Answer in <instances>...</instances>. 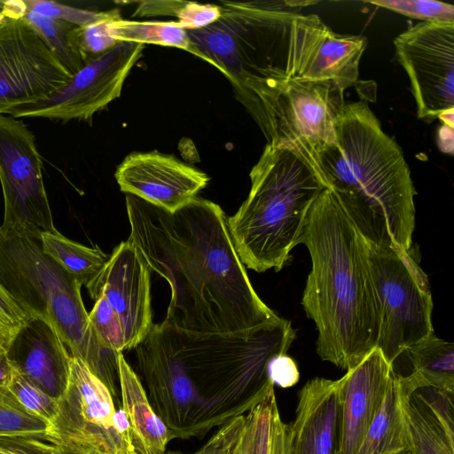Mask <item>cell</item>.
I'll return each mask as SVG.
<instances>
[{"instance_id":"6da1fadb","label":"cell","mask_w":454,"mask_h":454,"mask_svg":"<svg viewBox=\"0 0 454 454\" xmlns=\"http://www.w3.org/2000/svg\"><path fill=\"white\" fill-rule=\"evenodd\" d=\"M295 337L282 317L234 333H192L162 321L134 348L136 373L174 439H202L274 388L269 364Z\"/></svg>"},{"instance_id":"7a4b0ae2","label":"cell","mask_w":454,"mask_h":454,"mask_svg":"<svg viewBox=\"0 0 454 454\" xmlns=\"http://www.w3.org/2000/svg\"><path fill=\"white\" fill-rule=\"evenodd\" d=\"M125 201L128 239L169 285L166 324L192 333H234L279 318L254 291L218 204L196 197L171 213L130 194Z\"/></svg>"},{"instance_id":"3957f363","label":"cell","mask_w":454,"mask_h":454,"mask_svg":"<svg viewBox=\"0 0 454 454\" xmlns=\"http://www.w3.org/2000/svg\"><path fill=\"white\" fill-rule=\"evenodd\" d=\"M216 4L220 18L187 34L194 56L229 80L240 104L267 81H333L338 37L317 15L300 13L292 1Z\"/></svg>"},{"instance_id":"277c9868","label":"cell","mask_w":454,"mask_h":454,"mask_svg":"<svg viewBox=\"0 0 454 454\" xmlns=\"http://www.w3.org/2000/svg\"><path fill=\"white\" fill-rule=\"evenodd\" d=\"M334 133L310 169L366 242L411 251L416 191L400 146L363 101L344 104Z\"/></svg>"},{"instance_id":"5b68a950","label":"cell","mask_w":454,"mask_h":454,"mask_svg":"<svg viewBox=\"0 0 454 454\" xmlns=\"http://www.w3.org/2000/svg\"><path fill=\"white\" fill-rule=\"evenodd\" d=\"M301 243L312 264L301 304L318 332L317 352L348 371L376 348L380 328L365 241L325 188L309 209Z\"/></svg>"},{"instance_id":"8992f818","label":"cell","mask_w":454,"mask_h":454,"mask_svg":"<svg viewBox=\"0 0 454 454\" xmlns=\"http://www.w3.org/2000/svg\"><path fill=\"white\" fill-rule=\"evenodd\" d=\"M40 233L0 225V286L29 317L51 325L71 356L82 360L118 399V353L98 340L82 285L42 248Z\"/></svg>"},{"instance_id":"52a82bcc","label":"cell","mask_w":454,"mask_h":454,"mask_svg":"<svg viewBox=\"0 0 454 454\" xmlns=\"http://www.w3.org/2000/svg\"><path fill=\"white\" fill-rule=\"evenodd\" d=\"M247 198L228 218L241 262L256 272L279 271L300 244L311 206L325 187L292 151L267 144L252 168Z\"/></svg>"},{"instance_id":"ba28073f","label":"cell","mask_w":454,"mask_h":454,"mask_svg":"<svg viewBox=\"0 0 454 454\" xmlns=\"http://www.w3.org/2000/svg\"><path fill=\"white\" fill-rule=\"evenodd\" d=\"M343 92L330 82L283 78L261 83L241 105L267 144L292 151L310 168L315 153L335 139Z\"/></svg>"},{"instance_id":"9c48e42d","label":"cell","mask_w":454,"mask_h":454,"mask_svg":"<svg viewBox=\"0 0 454 454\" xmlns=\"http://www.w3.org/2000/svg\"><path fill=\"white\" fill-rule=\"evenodd\" d=\"M365 249L380 318L376 348L394 366L407 349L434 333L428 280L411 250L366 241Z\"/></svg>"},{"instance_id":"30bf717a","label":"cell","mask_w":454,"mask_h":454,"mask_svg":"<svg viewBox=\"0 0 454 454\" xmlns=\"http://www.w3.org/2000/svg\"><path fill=\"white\" fill-rule=\"evenodd\" d=\"M72 75L23 17L21 1H0V114L43 101Z\"/></svg>"},{"instance_id":"8fae6325","label":"cell","mask_w":454,"mask_h":454,"mask_svg":"<svg viewBox=\"0 0 454 454\" xmlns=\"http://www.w3.org/2000/svg\"><path fill=\"white\" fill-rule=\"evenodd\" d=\"M114 400L107 387L80 359L71 356L69 377L48 426L47 441L61 450L96 449L109 454H136L120 430Z\"/></svg>"},{"instance_id":"7c38bea8","label":"cell","mask_w":454,"mask_h":454,"mask_svg":"<svg viewBox=\"0 0 454 454\" xmlns=\"http://www.w3.org/2000/svg\"><path fill=\"white\" fill-rule=\"evenodd\" d=\"M0 182L3 225L40 234L57 230L35 137L21 120L6 114H0Z\"/></svg>"},{"instance_id":"4fadbf2b","label":"cell","mask_w":454,"mask_h":454,"mask_svg":"<svg viewBox=\"0 0 454 454\" xmlns=\"http://www.w3.org/2000/svg\"><path fill=\"white\" fill-rule=\"evenodd\" d=\"M417 115L434 121L454 106V20L421 21L394 40Z\"/></svg>"},{"instance_id":"5bb4252c","label":"cell","mask_w":454,"mask_h":454,"mask_svg":"<svg viewBox=\"0 0 454 454\" xmlns=\"http://www.w3.org/2000/svg\"><path fill=\"white\" fill-rule=\"evenodd\" d=\"M144 44L119 42L89 60L70 81L48 98L6 113L14 118L41 117L64 122L90 121L97 112L119 98L124 82L140 59Z\"/></svg>"},{"instance_id":"9a60e30c","label":"cell","mask_w":454,"mask_h":454,"mask_svg":"<svg viewBox=\"0 0 454 454\" xmlns=\"http://www.w3.org/2000/svg\"><path fill=\"white\" fill-rule=\"evenodd\" d=\"M150 276L149 267L128 239L114 249L100 276L86 287L94 301L103 294L117 313L125 349L135 348L153 325Z\"/></svg>"},{"instance_id":"2e32d148","label":"cell","mask_w":454,"mask_h":454,"mask_svg":"<svg viewBox=\"0 0 454 454\" xmlns=\"http://www.w3.org/2000/svg\"><path fill=\"white\" fill-rule=\"evenodd\" d=\"M114 176L121 192L171 213L196 198L209 181L206 173L156 151L129 154Z\"/></svg>"},{"instance_id":"e0dca14e","label":"cell","mask_w":454,"mask_h":454,"mask_svg":"<svg viewBox=\"0 0 454 454\" xmlns=\"http://www.w3.org/2000/svg\"><path fill=\"white\" fill-rule=\"evenodd\" d=\"M394 373V366L378 348H374L338 380L341 405V454L358 452Z\"/></svg>"},{"instance_id":"ac0fdd59","label":"cell","mask_w":454,"mask_h":454,"mask_svg":"<svg viewBox=\"0 0 454 454\" xmlns=\"http://www.w3.org/2000/svg\"><path fill=\"white\" fill-rule=\"evenodd\" d=\"M289 454H341L339 380L314 378L298 394Z\"/></svg>"},{"instance_id":"d6986e66","label":"cell","mask_w":454,"mask_h":454,"mask_svg":"<svg viewBox=\"0 0 454 454\" xmlns=\"http://www.w3.org/2000/svg\"><path fill=\"white\" fill-rule=\"evenodd\" d=\"M12 366L59 399L69 377L71 355L53 327L30 317L16 332L6 352Z\"/></svg>"},{"instance_id":"ffe728a7","label":"cell","mask_w":454,"mask_h":454,"mask_svg":"<svg viewBox=\"0 0 454 454\" xmlns=\"http://www.w3.org/2000/svg\"><path fill=\"white\" fill-rule=\"evenodd\" d=\"M119 385L131 445L136 454H165L174 439L164 422L153 411L142 381L118 353Z\"/></svg>"},{"instance_id":"44dd1931","label":"cell","mask_w":454,"mask_h":454,"mask_svg":"<svg viewBox=\"0 0 454 454\" xmlns=\"http://www.w3.org/2000/svg\"><path fill=\"white\" fill-rule=\"evenodd\" d=\"M401 378L403 417L411 454H454V439L417 392L419 387L413 376Z\"/></svg>"},{"instance_id":"7402d4cb","label":"cell","mask_w":454,"mask_h":454,"mask_svg":"<svg viewBox=\"0 0 454 454\" xmlns=\"http://www.w3.org/2000/svg\"><path fill=\"white\" fill-rule=\"evenodd\" d=\"M403 387L395 372L356 454H393L408 449L402 410Z\"/></svg>"},{"instance_id":"603a6c76","label":"cell","mask_w":454,"mask_h":454,"mask_svg":"<svg viewBox=\"0 0 454 454\" xmlns=\"http://www.w3.org/2000/svg\"><path fill=\"white\" fill-rule=\"evenodd\" d=\"M41 240L43 252L86 287L100 276L110 258L98 246L86 247L57 230L43 232Z\"/></svg>"},{"instance_id":"cb8c5ba5","label":"cell","mask_w":454,"mask_h":454,"mask_svg":"<svg viewBox=\"0 0 454 454\" xmlns=\"http://www.w3.org/2000/svg\"><path fill=\"white\" fill-rule=\"evenodd\" d=\"M420 387L454 392V345L431 334L404 353Z\"/></svg>"},{"instance_id":"d4e9b609","label":"cell","mask_w":454,"mask_h":454,"mask_svg":"<svg viewBox=\"0 0 454 454\" xmlns=\"http://www.w3.org/2000/svg\"><path fill=\"white\" fill-rule=\"evenodd\" d=\"M108 31L118 42L175 47L194 55L187 30L176 21H137L120 18L109 22Z\"/></svg>"},{"instance_id":"484cf974","label":"cell","mask_w":454,"mask_h":454,"mask_svg":"<svg viewBox=\"0 0 454 454\" xmlns=\"http://www.w3.org/2000/svg\"><path fill=\"white\" fill-rule=\"evenodd\" d=\"M22 4L23 17L38 32L68 73L74 75L86 64L73 35L77 26L27 10L23 1Z\"/></svg>"},{"instance_id":"4316f807","label":"cell","mask_w":454,"mask_h":454,"mask_svg":"<svg viewBox=\"0 0 454 454\" xmlns=\"http://www.w3.org/2000/svg\"><path fill=\"white\" fill-rule=\"evenodd\" d=\"M48 424L29 413L7 385L0 386V440L37 438L47 440Z\"/></svg>"},{"instance_id":"83f0119b","label":"cell","mask_w":454,"mask_h":454,"mask_svg":"<svg viewBox=\"0 0 454 454\" xmlns=\"http://www.w3.org/2000/svg\"><path fill=\"white\" fill-rule=\"evenodd\" d=\"M214 9L208 4L180 0H150L137 3L133 17L174 16L186 30L208 26L214 20Z\"/></svg>"},{"instance_id":"f1b7e54d","label":"cell","mask_w":454,"mask_h":454,"mask_svg":"<svg viewBox=\"0 0 454 454\" xmlns=\"http://www.w3.org/2000/svg\"><path fill=\"white\" fill-rule=\"evenodd\" d=\"M6 385L29 413L43 419L49 426L57 414L58 399L48 395L14 368Z\"/></svg>"},{"instance_id":"f546056e","label":"cell","mask_w":454,"mask_h":454,"mask_svg":"<svg viewBox=\"0 0 454 454\" xmlns=\"http://www.w3.org/2000/svg\"><path fill=\"white\" fill-rule=\"evenodd\" d=\"M89 319L102 347L114 352L125 350V339L120 318L103 294L95 300Z\"/></svg>"},{"instance_id":"4dcf8cb0","label":"cell","mask_w":454,"mask_h":454,"mask_svg":"<svg viewBox=\"0 0 454 454\" xmlns=\"http://www.w3.org/2000/svg\"><path fill=\"white\" fill-rule=\"evenodd\" d=\"M23 4L27 10L48 17L66 20L78 27L90 25L101 20L121 18L118 9L106 12H91L43 0H27L23 1Z\"/></svg>"},{"instance_id":"1f68e13d","label":"cell","mask_w":454,"mask_h":454,"mask_svg":"<svg viewBox=\"0 0 454 454\" xmlns=\"http://www.w3.org/2000/svg\"><path fill=\"white\" fill-rule=\"evenodd\" d=\"M367 3L386 8L399 14L427 20H454L452 4L428 0H375Z\"/></svg>"},{"instance_id":"d6a6232c","label":"cell","mask_w":454,"mask_h":454,"mask_svg":"<svg viewBox=\"0 0 454 454\" xmlns=\"http://www.w3.org/2000/svg\"><path fill=\"white\" fill-rule=\"evenodd\" d=\"M101 20L83 27H75L73 35L75 43L86 63L113 49L119 42L109 34V22Z\"/></svg>"},{"instance_id":"836d02e7","label":"cell","mask_w":454,"mask_h":454,"mask_svg":"<svg viewBox=\"0 0 454 454\" xmlns=\"http://www.w3.org/2000/svg\"><path fill=\"white\" fill-rule=\"evenodd\" d=\"M244 415L220 427L218 431L197 451L189 454H239ZM165 454H184L166 452Z\"/></svg>"},{"instance_id":"e575fe53","label":"cell","mask_w":454,"mask_h":454,"mask_svg":"<svg viewBox=\"0 0 454 454\" xmlns=\"http://www.w3.org/2000/svg\"><path fill=\"white\" fill-rule=\"evenodd\" d=\"M416 390L454 439V392L434 387H419Z\"/></svg>"},{"instance_id":"d590c367","label":"cell","mask_w":454,"mask_h":454,"mask_svg":"<svg viewBox=\"0 0 454 454\" xmlns=\"http://www.w3.org/2000/svg\"><path fill=\"white\" fill-rule=\"evenodd\" d=\"M0 454H64V452L47 440L11 438L0 440Z\"/></svg>"},{"instance_id":"8d00e7d4","label":"cell","mask_w":454,"mask_h":454,"mask_svg":"<svg viewBox=\"0 0 454 454\" xmlns=\"http://www.w3.org/2000/svg\"><path fill=\"white\" fill-rule=\"evenodd\" d=\"M268 372L273 385L284 388L294 386L300 379L296 363L286 354L274 356L269 364Z\"/></svg>"},{"instance_id":"74e56055","label":"cell","mask_w":454,"mask_h":454,"mask_svg":"<svg viewBox=\"0 0 454 454\" xmlns=\"http://www.w3.org/2000/svg\"><path fill=\"white\" fill-rule=\"evenodd\" d=\"M0 318L6 324L20 328L30 317L20 309L0 286Z\"/></svg>"},{"instance_id":"f35d334b","label":"cell","mask_w":454,"mask_h":454,"mask_svg":"<svg viewBox=\"0 0 454 454\" xmlns=\"http://www.w3.org/2000/svg\"><path fill=\"white\" fill-rule=\"evenodd\" d=\"M289 424L282 421L278 411L273 419L269 454H289Z\"/></svg>"},{"instance_id":"ab89813d","label":"cell","mask_w":454,"mask_h":454,"mask_svg":"<svg viewBox=\"0 0 454 454\" xmlns=\"http://www.w3.org/2000/svg\"><path fill=\"white\" fill-rule=\"evenodd\" d=\"M18 329L0 318V355L6 354Z\"/></svg>"},{"instance_id":"60d3db41","label":"cell","mask_w":454,"mask_h":454,"mask_svg":"<svg viewBox=\"0 0 454 454\" xmlns=\"http://www.w3.org/2000/svg\"><path fill=\"white\" fill-rule=\"evenodd\" d=\"M12 366L6 354L0 355V386L6 385L12 372Z\"/></svg>"},{"instance_id":"b9f144b4","label":"cell","mask_w":454,"mask_h":454,"mask_svg":"<svg viewBox=\"0 0 454 454\" xmlns=\"http://www.w3.org/2000/svg\"><path fill=\"white\" fill-rule=\"evenodd\" d=\"M62 451L64 452V454H109L96 449H74Z\"/></svg>"},{"instance_id":"7bdbcfd3","label":"cell","mask_w":454,"mask_h":454,"mask_svg":"<svg viewBox=\"0 0 454 454\" xmlns=\"http://www.w3.org/2000/svg\"><path fill=\"white\" fill-rule=\"evenodd\" d=\"M393 454H411V451L409 450V449H403Z\"/></svg>"}]
</instances>
